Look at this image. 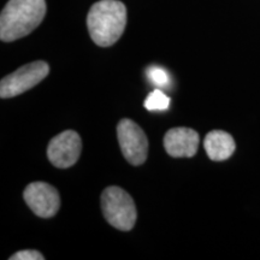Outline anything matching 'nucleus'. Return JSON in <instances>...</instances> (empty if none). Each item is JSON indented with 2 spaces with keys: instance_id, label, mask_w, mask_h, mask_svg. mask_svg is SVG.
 <instances>
[{
  "instance_id": "nucleus-2",
  "label": "nucleus",
  "mask_w": 260,
  "mask_h": 260,
  "mask_svg": "<svg viewBox=\"0 0 260 260\" xmlns=\"http://www.w3.org/2000/svg\"><path fill=\"white\" fill-rule=\"evenodd\" d=\"M126 24V9L118 0H100L87 17L89 35L98 46L109 47L122 37Z\"/></svg>"
},
{
  "instance_id": "nucleus-10",
  "label": "nucleus",
  "mask_w": 260,
  "mask_h": 260,
  "mask_svg": "<svg viewBox=\"0 0 260 260\" xmlns=\"http://www.w3.org/2000/svg\"><path fill=\"white\" fill-rule=\"evenodd\" d=\"M144 106L148 111H165L170 107V98L160 90V88L154 89L146 98Z\"/></svg>"
},
{
  "instance_id": "nucleus-11",
  "label": "nucleus",
  "mask_w": 260,
  "mask_h": 260,
  "mask_svg": "<svg viewBox=\"0 0 260 260\" xmlns=\"http://www.w3.org/2000/svg\"><path fill=\"white\" fill-rule=\"evenodd\" d=\"M147 77L149 82L153 86H157L158 88H165L170 83V76H169L168 71L158 65H152L148 68Z\"/></svg>"
},
{
  "instance_id": "nucleus-4",
  "label": "nucleus",
  "mask_w": 260,
  "mask_h": 260,
  "mask_svg": "<svg viewBox=\"0 0 260 260\" xmlns=\"http://www.w3.org/2000/svg\"><path fill=\"white\" fill-rule=\"evenodd\" d=\"M48 73H50V67L44 60L25 64L2 80L0 96L3 99H8L23 94L40 83Z\"/></svg>"
},
{
  "instance_id": "nucleus-9",
  "label": "nucleus",
  "mask_w": 260,
  "mask_h": 260,
  "mask_svg": "<svg viewBox=\"0 0 260 260\" xmlns=\"http://www.w3.org/2000/svg\"><path fill=\"white\" fill-rule=\"evenodd\" d=\"M204 146L209 158L213 161H222L230 158L236 148L233 136L223 130L210 132L204 140Z\"/></svg>"
},
{
  "instance_id": "nucleus-3",
  "label": "nucleus",
  "mask_w": 260,
  "mask_h": 260,
  "mask_svg": "<svg viewBox=\"0 0 260 260\" xmlns=\"http://www.w3.org/2000/svg\"><path fill=\"white\" fill-rule=\"evenodd\" d=\"M102 210L105 219L116 229L128 232L134 228L138 217L134 200L122 188L107 187L103 191Z\"/></svg>"
},
{
  "instance_id": "nucleus-6",
  "label": "nucleus",
  "mask_w": 260,
  "mask_h": 260,
  "mask_svg": "<svg viewBox=\"0 0 260 260\" xmlns=\"http://www.w3.org/2000/svg\"><path fill=\"white\" fill-rule=\"evenodd\" d=\"M82 151V141L74 130H65L51 140L47 147V157L58 169H68L79 160Z\"/></svg>"
},
{
  "instance_id": "nucleus-5",
  "label": "nucleus",
  "mask_w": 260,
  "mask_h": 260,
  "mask_svg": "<svg viewBox=\"0 0 260 260\" xmlns=\"http://www.w3.org/2000/svg\"><path fill=\"white\" fill-rule=\"evenodd\" d=\"M122 153L132 165L144 164L148 154V140L145 132L132 119L124 118L117 126Z\"/></svg>"
},
{
  "instance_id": "nucleus-12",
  "label": "nucleus",
  "mask_w": 260,
  "mask_h": 260,
  "mask_svg": "<svg viewBox=\"0 0 260 260\" xmlns=\"http://www.w3.org/2000/svg\"><path fill=\"white\" fill-rule=\"evenodd\" d=\"M10 260H44L45 256L40 252L34 251V249H27V251H21L15 253L9 258Z\"/></svg>"
},
{
  "instance_id": "nucleus-8",
  "label": "nucleus",
  "mask_w": 260,
  "mask_h": 260,
  "mask_svg": "<svg viewBox=\"0 0 260 260\" xmlns=\"http://www.w3.org/2000/svg\"><path fill=\"white\" fill-rule=\"evenodd\" d=\"M199 134L190 128H172L164 136V147L174 158H190L199 146Z\"/></svg>"
},
{
  "instance_id": "nucleus-7",
  "label": "nucleus",
  "mask_w": 260,
  "mask_h": 260,
  "mask_svg": "<svg viewBox=\"0 0 260 260\" xmlns=\"http://www.w3.org/2000/svg\"><path fill=\"white\" fill-rule=\"evenodd\" d=\"M23 198L32 212L41 218H51L60 207L59 193L46 182H32L28 184Z\"/></svg>"
},
{
  "instance_id": "nucleus-1",
  "label": "nucleus",
  "mask_w": 260,
  "mask_h": 260,
  "mask_svg": "<svg viewBox=\"0 0 260 260\" xmlns=\"http://www.w3.org/2000/svg\"><path fill=\"white\" fill-rule=\"evenodd\" d=\"M46 15L45 0H10L0 16V39L11 42L27 37Z\"/></svg>"
}]
</instances>
